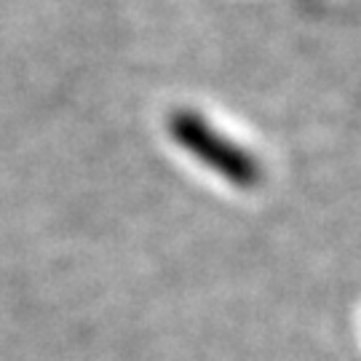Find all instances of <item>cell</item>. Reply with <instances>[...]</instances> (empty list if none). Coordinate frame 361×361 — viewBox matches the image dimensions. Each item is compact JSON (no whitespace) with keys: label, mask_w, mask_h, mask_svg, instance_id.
<instances>
[{"label":"cell","mask_w":361,"mask_h":361,"mask_svg":"<svg viewBox=\"0 0 361 361\" xmlns=\"http://www.w3.org/2000/svg\"><path fill=\"white\" fill-rule=\"evenodd\" d=\"M169 131L182 150L195 155L204 166L214 169L219 177H225L235 188H257L262 180V166L257 158L246 153L241 145L225 140L198 113L190 110L174 113L169 121Z\"/></svg>","instance_id":"obj_1"}]
</instances>
